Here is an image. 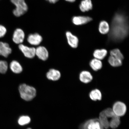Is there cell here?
Listing matches in <instances>:
<instances>
[{"instance_id": "obj_29", "label": "cell", "mask_w": 129, "mask_h": 129, "mask_svg": "<svg viewBox=\"0 0 129 129\" xmlns=\"http://www.w3.org/2000/svg\"><path fill=\"white\" fill-rule=\"evenodd\" d=\"M48 2L52 4H55L57 3L59 0H46Z\"/></svg>"}, {"instance_id": "obj_9", "label": "cell", "mask_w": 129, "mask_h": 129, "mask_svg": "<svg viewBox=\"0 0 129 129\" xmlns=\"http://www.w3.org/2000/svg\"><path fill=\"white\" fill-rule=\"evenodd\" d=\"M27 41L30 45L37 46L40 45L43 41L42 37L37 33L30 34L27 38Z\"/></svg>"}, {"instance_id": "obj_10", "label": "cell", "mask_w": 129, "mask_h": 129, "mask_svg": "<svg viewBox=\"0 0 129 129\" xmlns=\"http://www.w3.org/2000/svg\"><path fill=\"white\" fill-rule=\"evenodd\" d=\"M66 35L69 46L73 48H77L79 43V40L77 37L69 31L66 32Z\"/></svg>"}, {"instance_id": "obj_30", "label": "cell", "mask_w": 129, "mask_h": 129, "mask_svg": "<svg viewBox=\"0 0 129 129\" xmlns=\"http://www.w3.org/2000/svg\"><path fill=\"white\" fill-rule=\"evenodd\" d=\"M66 1L70 3H74L76 1V0H65Z\"/></svg>"}, {"instance_id": "obj_16", "label": "cell", "mask_w": 129, "mask_h": 129, "mask_svg": "<svg viewBox=\"0 0 129 129\" xmlns=\"http://www.w3.org/2000/svg\"><path fill=\"white\" fill-rule=\"evenodd\" d=\"M110 27L109 24L105 20H103L100 22L98 30L102 34L105 35L109 33Z\"/></svg>"}, {"instance_id": "obj_19", "label": "cell", "mask_w": 129, "mask_h": 129, "mask_svg": "<svg viewBox=\"0 0 129 129\" xmlns=\"http://www.w3.org/2000/svg\"><path fill=\"white\" fill-rule=\"evenodd\" d=\"M90 66L93 71H97L102 68L103 64L101 60L95 58L92 59L90 61Z\"/></svg>"}, {"instance_id": "obj_15", "label": "cell", "mask_w": 129, "mask_h": 129, "mask_svg": "<svg viewBox=\"0 0 129 129\" xmlns=\"http://www.w3.org/2000/svg\"><path fill=\"white\" fill-rule=\"evenodd\" d=\"M79 79L81 81L85 83H88L91 82L93 79V76L89 72L83 71L80 73Z\"/></svg>"}, {"instance_id": "obj_7", "label": "cell", "mask_w": 129, "mask_h": 129, "mask_svg": "<svg viewBox=\"0 0 129 129\" xmlns=\"http://www.w3.org/2000/svg\"><path fill=\"white\" fill-rule=\"evenodd\" d=\"M25 38V34L23 30L17 28L14 30L13 35V41L16 44H20L23 42Z\"/></svg>"}, {"instance_id": "obj_28", "label": "cell", "mask_w": 129, "mask_h": 129, "mask_svg": "<svg viewBox=\"0 0 129 129\" xmlns=\"http://www.w3.org/2000/svg\"><path fill=\"white\" fill-rule=\"evenodd\" d=\"M7 32L6 27L3 25H0V38L4 37Z\"/></svg>"}, {"instance_id": "obj_18", "label": "cell", "mask_w": 129, "mask_h": 129, "mask_svg": "<svg viewBox=\"0 0 129 129\" xmlns=\"http://www.w3.org/2000/svg\"><path fill=\"white\" fill-rule=\"evenodd\" d=\"M107 53V50L105 49H98L95 50L93 54L95 58L101 60L104 59Z\"/></svg>"}, {"instance_id": "obj_13", "label": "cell", "mask_w": 129, "mask_h": 129, "mask_svg": "<svg viewBox=\"0 0 129 129\" xmlns=\"http://www.w3.org/2000/svg\"><path fill=\"white\" fill-rule=\"evenodd\" d=\"M61 73L59 71L54 69H50L46 74V77L48 80L56 81L61 77Z\"/></svg>"}, {"instance_id": "obj_11", "label": "cell", "mask_w": 129, "mask_h": 129, "mask_svg": "<svg viewBox=\"0 0 129 129\" xmlns=\"http://www.w3.org/2000/svg\"><path fill=\"white\" fill-rule=\"evenodd\" d=\"M35 54L39 58L43 61L46 60L49 56L47 50L43 46H39L36 48Z\"/></svg>"}, {"instance_id": "obj_3", "label": "cell", "mask_w": 129, "mask_h": 129, "mask_svg": "<svg viewBox=\"0 0 129 129\" xmlns=\"http://www.w3.org/2000/svg\"><path fill=\"white\" fill-rule=\"evenodd\" d=\"M11 3L15 6L13 11V14L16 17H20L24 15L28 10V5L25 0H10Z\"/></svg>"}, {"instance_id": "obj_4", "label": "cell", "mask_w": 129, "mask_h": 129, "mask_svg": "<svg viewBox=\"0 0 129 129\" xmlns=\"http://www.w3.org/2000/svg\"><path fill=\"white\" fill-rule=\"evenodd\" d=\"M112 109L115 115L120 117L125 115L126 112L127 108L124 103L118 101L114 103Z\"/></svg>"}, {"instance_id": "obj_23", "label": "cell", "mask_w": 129, "mask_h": 129, "mask_svg": "<svg viewBox=\"0 0 129 129\" xmlns=\"http://www.w3.org/2000/svg\"><path fill=\"white\" fill-rule=\"evenodd\" d=\"M120 117L116 115L112 117L109 122V127L112 129H115L118 127L120 123Z\"/></svg>"}, {"instance_id": "obj_8", "label": "cell", "mask_w": 129, "mask_h": 129, "mask_svg": "<svg viewBox=\"0 0 129 129\" xmlns=\"http://www.w3.org/2000/svg\"><path fill=\"white\" fill-rule=\"evenodd\" d=\"M92 20V19L91 17L86 16H74L72 19V23L76 25H84Z\"/></svg>"}, {"instance_id": "obj_24", "label": "cell", "mask_w": 129, "mask_h": 129, "mask_svg": "<svg viewBox=\"0 0 129 129\" xmlns=\"http://www.w3.org/2000/svg\"><path fill=\"white\" fill-rule=\"evenodd\" d=\"M110 56H114L121 59L122 61L124 59V56L118 49H113L110 51Z\"/></svg>"}, {"instance_id": "obj_2", "label": "cell", "mask_w": 129, "mask_h": 129, "mask_svg": "<svg viewBox=\"0 0 129 129\" xmlns=\"http://www.w3.org/2000/svg\"><path fill=\"white\" fill-rule=\"evenodd\" d=\"M19 90L21 98L25 101H31L36 96V90L35 88L25 84L20 85Z\"/></svg>"}, {"instance_id": "obj_14", "label": "cell", "mask_w": 129, "mask_h": 129, "mask_svg": "<svg viewBox=\"0 0 129 129\" xmlns=\"http://www.w3.org/2000/svg\"><path fill=\"white\" fill-rule=\"evenodd\" d=\"M93 8V4L91 0H83L79 5V9L83 12H88Z\"/></svg>"}, {"instance_id": "obj_6", "label": "cell", "mask_w": 129, "mask_h": 129, "mask_svg": "<svg viewBox=\"0 0 129 129\" xmlns=\"http://www.w3.org/2000/svg\"><path fill=\"white\" fill-rule=\"evenodd\" d=\"M19 48L26 57L31 59L34 57L36 54V48L30 47L22 44L19 45Z\"/></svg>"}, {"instance_id": "obj_21", "label": "cell", "mask_w": 129, "mask_h": 129, "mask_svg": "<svg viewBox=\"0 0 129 129\" xmlns=\"http://www.w3.org/2000/svg\"><path fill=\"white\" fill-rule=\"evenodd\" d=\"M99 120L101 125L104 128L107 129L109 127V122L108 118L105 115L103 111L101 112L99 115Z\"/></svg>"}, {"instance_id": "obj_1", "label": "cell", "mask_w": 129, "mask_h": 129, "mask_svg": "<svg viewBox=\"0 0 129 129\" xmlns=\"http://www.w3.org/2000/svg\"><path fill=\"white\" fill-rule=\"evenodd\" d=\"M129 32L128 19L122 13H117L112 19L109 32L110 39L113 41L120 42L128 36Z\"/></svg>"}, {"instance_id": "obj_12", "label": "cell", "mask_w": 129, "mask_h": 129, "mask_svg": "<svg viewBox=\"0 0 129 129\" xmlns=\"http://www.w3.org/2000/svg\"><path fill=\"white\" fill-rule=\"evenodd\" d=\"M12 52V49L7 43L0 42V55L7 57Z\"/></svg>"}, {"instance_id": "obj_27", "label": "cell", "mask_w": 129, "mask_h": 129, "mask_svg": "<svg viewBox=\"0 0 129 129\" xmlns=\"http://www.w3.org/2000/svg\"><path fill=\"white\" fill-rule=\"evenodd\" d=\"M105 115L108 118H112L115 115L112 109L108 108L103 111Z\"/></svg>"}, {"instance_id": "obj_26", "label": "cell", "mask_w": 129, "mask_h": 129, "mask_svg": "<svg viewBox=\"0 0 129 129\" xmlns=\"http://www.w3.org/2000/svg\"><path fill=\"white\" fill-rule=\"evenodd\" d=\"M8 68V64L7 62L5 61H0V73H5L7 71Z\"/></svg>"}, {"instance_id": "obj_5", "label": "cell", "mask_w": 129, "mask_h": 129, "mask_svg": "<svg viewBox=\"0 0 129 129\" xmlns=\"http://www.w3.org/2000/svg\"><path fill=\"white\" fill-rule=\"evenodd\" d=\"M99 119H93L88 120L82 125L81 129H104Z\"/></svg>"}, {"instance_id": "obj_17", "label": "cell", "mask_w": 129, "mask_h": 129, "mask_svg": "<svg viewBox=\"0 0 129 129\" xmlns=\"http://www.w3.org/2000/svg\"><path fill=\"white\" fill-rule=\"evenodd\" d=\"M10 67L12 71L15 74H20L23 70L20 64L16 60H13L11 62Z\"/></svg>"}, {"instance_id": "obj_31", "label": "cell", "mask_w": 129, "mask_h": 129, "mask_svg": "<svg viewBox=\"0 0 129 129\" xmlns=\"http://www.w3.org/2000/svg\"><path fill=\"white\" fill-rule=\"evenodd\" d=\"M27 129H32L30 128H27Z\"/></svg>"}, {"instance_id": "obj_25", "label": "cell", "mask_w": 129, "mask_h": 129, "mask_svg": "<svg viewBox=\"0 0 129 129\" xmlns=\"http://www.w3.org/2000/svg\"><path fill=\"white\" fill-rule=\"evenodd\" d=\"M30 122V117L27 116H23L19 118L18 123L21 125H24L29 123Z\"/></svg>"}, {"instance_id": "obj_22", "label": "cell", "mask_w": 129, "mask_h": 129, "mask_svg": "<svg viewBox=\"0 0 129 129\" xmlns=\"http://www.w3.org/2000/svg\"><path fill=\"white\" fill-rule=\"evenodd\" d=\"M108 61L109 64L113 67H120L122 64V60L118 58L111 56L109 57Z\"/></svg>"}, {"instance_id": "obj_20", "label": "cell", "mask_w": 129, "mask_h": 129, "mask_svg": "<svg viewBox=\"0 0 129 129\" xmlns=\"http://www.w3.org/2000/svg\"><path fill=\"white\" fill-rule=\"evenodd\" d=\"M89 96L90 99L92 101H101L102 98L101 91L98 89L93 90L90 93Z\"/></svg>"}]
</instances>
